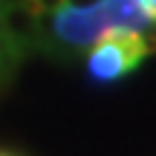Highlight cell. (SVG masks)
<instances>
[{
	"label": "cell",
	"mask_w": 156,
	"mask_h": 156,
	"mask_svg": "<svg viewBox=\"0 0 156 156\" xmlns=\"http://www.w3.org/2000/svg\"><path fill=\"white\" fill-rule=\"evenodd\" d=\"M6 58H9V61H15V52L9 49V44H6V38H3V32H0V69H6Z\"/></svg>",
	"instance_id": "obj_5"
},
{
	"label": "cell",
	"mask_w": 156,
	"mask_h": 156,
	"mask_svg": "<svg viewBox=\"0 0 156 156\" xmlns=\"http://www.w3.org/2000/svg\"><path fill=\"white\" fill-rule=\"evenodd\" d=\"M29 6H32L38 15H49V12H55V9H61L67 0H26Z\"/></svg>",
	"instance_id": "obj_4"
},
{
	"label": "cell",
	"mask_w": 156,
	"mask_h": 156,
	"mask_svg": "<svg viewBox=\"0 0 156 156\" xmlns=\"http://www.w3.org/2000/svg\"><path fill=\"white\" fill-rule=\"evenodd\" d=\"M156 49V41L142 32H107L87 55V75L95 84H113L130 75Z\"/></svg>",
	"instance_id": "obj_2"
},
{
	"label": "cell",
	"mask_w": 156,
	"mask_h": 156,
	"mask_svg": "<svg viewBox=\"0 0 156 156\" xmlns=\"http://www.w3.org/2000/svg\"><path fill=\"white\" fill-rule=\"evenodd\" d=\"M0 156H15V153H6V151H0Z\"/></svg>",
	"instance_id": "obj_8"
},
{
	"label": "cell",
	"mask_w": 156,
	"mask_h": 156,
	"mask_svg": "<svg viewBox=\"0 0 156 156\" xmlns=\"http://www.w3.org/2000/svg\"><path fill=\"white\" fill-rule=\"evenodd\" d=\"M69 6H93V3H98V0H67Z\"/></svg>",
	"instance_id": "obj_7"
},
{
	"label": "cell",
	"mask_w": 156,
	"mask_h": 156,
	"mask_svg": "<svg viewBox=\"0 0 156 156\" xmlns=\"http://www.w3.org/2000/svg\"><path fill=\"white\" fill-rule=\"evenodd\" d=\"M0 32H3L9 49L20 58V52L41 44V15L29 3L0 6Z\"/></svg>",
	"instance_id": "obj_3"
},
{
	"label": "cell",
	"mask_w": 156,
	"mask_h": 156,
	"mask_svg": "<svg viewBox=\"0 0 156 156\" xmlns=\"http://www.w3.org/2000/svg\"><path fill=\"white\" fill-rule=\"evenodd\" d=\"M52 17L41 15V41L49 46H61L67 52H84L98 44L107 32H113L107 3L98 0L93 6H67L49 12Z\"/></svg>",
	"instance_id": "obj_1"
},
{
	"label": "cell",
	"mask_w": 156,
	"mask_h": 156,
	"mask_svg": "<svg viewBox=\"0 0 156 156\" xmlns=\"http://www.w3.org/2000/svg\"><path fill=\"white\" fill-rule=\"evenodd\" d=\"M139 3H142V9L147 12V17L156 20V0H139Z\"/></svg>",
	"instance_id": "obj_6"
}]
</instances>
